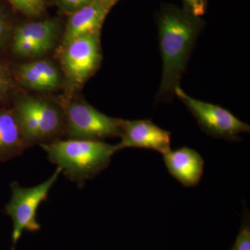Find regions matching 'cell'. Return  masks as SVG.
<instances>
[{
    "mask_svg": "<svg viewBox=\"0 0 250 250\" xmlns=\"http://www.w3.org/2000/svg\"><path fill=\"white\" fill-rule=\"evenodd\" d=\"M62 172L57 167L52 177L43 183L32 188H22L12 184V196L6 205V212L14 224L12 233L13 249L19 241L23 231H37L41 226L36 220V212L41 202L47 200L48 192Z\"/></svg>",
    "mask_w": 250,
    "mask_h": 250,
    "instance_id": "obj_3",
    "label": "cell"
},
{
    "mask_svg": "<svg viewBox=\"0 0 250 250\" xmlns=\"http://www.w3.org/2000/svg\"><path fill=\"white\" fill-rule=\"evenodd\" d=\"M119 0H93L70 14L67 20L62 46L77 38L100 33L105 18Z\"/></svg>",
    "mask_w": 250,
    "mask_h": 250,
    "instance_id": "obj_9",
    "label": "cell"
},
{
    "mask_svg": "<svg viewBox=\"0 0 250 250\" xmlns=\"http://www.w3.org/2000/svg\"><path fill=\"white\" fill-rule=\"evenodd\" d=\"M16 9L29 16H38L45 9L44 0H9Z\"/></svg>",
    "mask_w": 250,
    "mask_h": 250,
    "instance_id": "obj_16",
    "label": "cell"
},
{
    "mask_svg": "<svg viewBox=\"0 0 250 250\" xmlns=\"http://www.w3.org/2000/svg\"><path fill=\"white\" fill-rule=\"evenodd\" d=\"M11 85L9 74L4 66L0 64V98L4 95V93L9 90Z\"/></svg>",
    "mask_w": 250,
    "mask_h": 250,
    "instance_id": "obj_20",
    "label": "cell"
},
{
    "mask_svg": "<svg viewBox=\"0 0 250 250\" xmlns=\"http://www.w3.org/2000/svg\"><path fill=\"white\" fill-rule=\"evenodd\" d=\"M198 27L190 18L177 12L164 13L159 22V39L163 59V76L158 97L170 98L179 81Z\"/></svg>",
    "mask_w": 250,
    "mask_h": 250,
    "instance_id": "obj_1",
    "label": "cell"
},
{
    "mask_svg": "<svg viewBox=\"0 0 250 250\" xmlns=\"http://www.w3.org/2000/svg\"><path fill=\"white\" fill-rule=\"evenodd\" d=\"M41 146L51 162L79 187L106 168L118 151L116 146L93 140H57Z\"/></svg>",
    "mask_w": 250,
    "mask_h": 250,
    "instance_id": "obj_2",
    "label": "cell"
},
{
    "mask_svg": "<svg viewBox=\"0 0 250 250\" xmlns=\"http://www.w3.org/2000/svg\"><path fill=\"white\" fill-rule=\"evenodd\" d=\"M169 172L185 187H196L203 175L205 161L195 149L184 147L164 154Z\"/></svg>",
    "mask_w": 250,
    "mask_h": 250,
    "instance_id": "obj_10",
    "label": "cell"
},
{
    "mask_svg": "<svg viewBox=\"0 0 250 250\" xmlns=\"http://www.w3.org/2000/svg\"><path fill=\"white\" fill-rule=\"evenodd\" d=\"M65 129L72 139L102 141L121 136L123 120L111 118L88 104L75 102L64 111Z\"/></svg>",
    "mask_w": 250,
    "mask_h": 250,
    "instance_id": "obj_5",
    "label": "cell"
},
{
    "mask_svg": "<svg viewBox=\"0 0 250 250\" xmlns=\"http://www.w3.org/2000/svg\"><path fill=\"white\" fill-rule=\"evenodd\" d=\"M59 32V22L55 20L26 23L16 28L14 41H33L48 52L55 44Z\"/></svg>",
    "mask_w": 250,
    "mask_h": 250,
    "instance_id": "obj_13",
    "label": "cell"
},
{
    "mask_svg": "<svg viewBox=\"0 0 250 250\" xmlns=\"http://www.w3.org/2000/svg\"><path fill=\"white\" fill-rule=\"evenodd\" d=\"M18 78L24 86L36 90L55 89L60 83L58 70L47 61L23 64L18 70Z\"/></svg>",
    "mask_w": 250,
    "mask_h": 250,
    "instance_id": "obj_11",
    "label": "cell"
},
{
    "mask_svg": "<svg viewBox=\"0 0 250 250\" xmlns=\"http://www.w3.org/2000/svg\"><path fill=\"white\" fill-rule=\"evenodd\" d=\"M93 1V0H56V3L62 11L72 14Z\"/></svg>",
    "mask_w": 250,
    "mask_h": 250,
    "instance_id": "obj_17",
    "label": "cell"
},
{
    "mask_svg": "<svg viewBox=\"0 0 250 250\" xmlns=\"http://www.w3.org/2000/svg\"><path fill=\"white\" fill-rule=\"evenodd\" d=\"M230 250H250V220L249 212L243 217L239 232Z\"/></svg>",
    "mask_w": 250,
    "mask_h": 250,
    "instance_id": "obj_15",
    "label": "cell"
},
{
    "mask_svg": "<svg viewBox=\"0 0 250 250\" xmlns=\"http://www.w3.org/2000/svg\"><path fill=\"white\" fill-rule=\"evenodd\" d=\"M170 132L154 125L152 121L123 120L121 141L117 150L127 147L147 148L164 154L170 152Z\"/></svg>",
    "mask_w": 250,
    "mask_h": 250,
    "instance_id": "obj_8",
    "label": "cell"
},
{
    "mask_svg": "<svg viewBox=\"0 0 250 250\" xmlns=\"http://www.w3.org/2000/svg\"><path fill=\"white\" fill-rule=\"evenodd\" d=\"M100 33L77 38L62 46V62L67 78L77 84L86 80L101 62Z\"/></svg>",
    "mask_w": 250,
    "mask_h": 250,
    "instance_id": "obj_7",
    "label": "cell"
},
{
    "mask_svg": "<svg viewBox=\"0 0 250 250\" xmlns=\"http://www.w3.org/2000/svg\"><path fill=\"white\" fill-rule=\"evenodd\" d=\"M14 49L23 57H40L47 52L43 47L30 41H14Z\"/></svg>",
    "mask_w": 250,
    "mask_h": 250,
    "instance_id": "obj_14",
    "label": "cell"
},
{
    "mask_svg": "<svg viewBox=\"0 0 250 250\" xmlns=\"http://www.w3.org/2000/svg\"><path fill=\"white\" fill-rule=\"evenodd\" d=\"M15 115L28 145L44 144L62 127V111L53 104L41 99H22L18 104Z\"/></svg>",
    "mask_w": 250,
    "mask_h": 250,
    "instance_id": "obj_4",
    "label": "cell"
},
{
    "mask_svg": "<svg viewBox=\"0 0 250 250\" xmlns=\"http://www.w3.org/2000/svg\"><path fill=\"white\" fill-rule=\"evenodd\" d=\"M182 102L196 118L202 129L217 139L239 141L241 133L249 132V125L238 120L228 110L212 104L205 103L188 96L180 86L174 89Z\"/></svg>",
    "mask_w": 250,
    "mask_h": 250,
    "instance_id": "obj_6",
    "label": "cell"
},
{
    "mask_svg": "<svg viewBox=\"0 0 250 250\" xmlns=\"http://www.w3.org/2000/svg\"><path fill=\"white\" fill-rule=\"evenodd\" d=\"M27 146L16 115L0 112V158L18 156Z\"/></svg>",
    "mask_w": 250,
    "mask_h": 250,
    "instance_id": "obj_12",
    "label": "cell"
},
{
    "mask_svg": "<svg viewBox=\"0 0 250 250\" xmlns=\"http://www.w3.org/2000/svg\"><path fill=\"white\" fill-rule=\"evenodd\" d=\"M184 1L195 17L205 14L207 0H184Z\"/></svg>",
    "mask_w": 250,
    "mask_h": 250,
    "instance_id": "obj_18",
    "label": "cell"
},
{
    "mask_svg": "<svg viewBox=\"0 0 250 250\" xmlns=\"http://www.w3.org/2000/svg\"><path fill=\"white\" fill-rule=\"evenodd\" d=\"M9 32V24L3 9L0 7V48L7 39Z\"/></svg>",
    "mask_w": 250,
    "mask_h": 250,
    "instance_id": "obj_19",
    "label": "cell"
}]
</instances>
